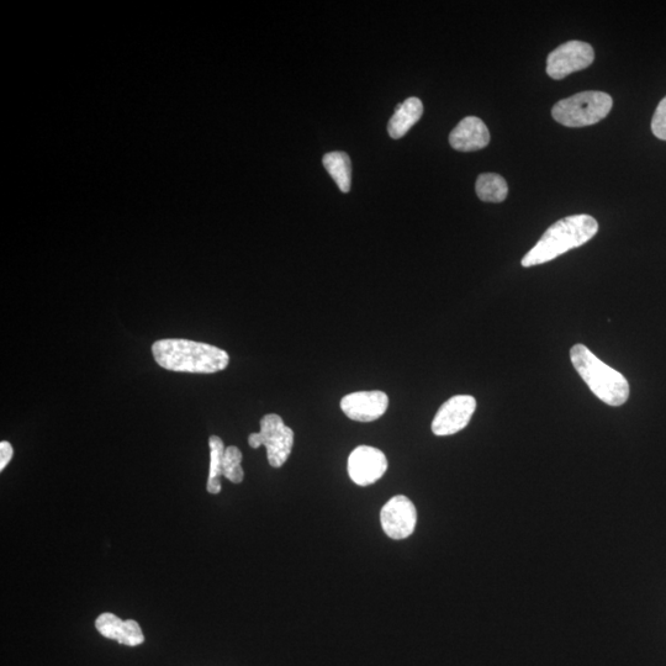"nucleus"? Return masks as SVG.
I'll return each mask as SVG.
<instances>
[{"mask_svg":"<svg viewBox=\"0 0 666 666\" xmlns=\"http://www.w3.org/2000/svg\"><path fill=\"white\" fill-rule=\"evenodd\" d=\"M158 366L178 373L213 374L229 366L230 356L209 343L167 338L153 343Z\"/></svg>","mask_w":666,"mask_h":666,"instance_id":"nucleus-1","label":"nucleus"},{"mask_svg":"<svg viewBox=\"0 0 666 666\" xmlns=\"http://www.w3.org/2000/svg\"><path fill=\"white\" fill-rule=\"evenodd\" d=\"M597 231L599 224L590 215L579 214L559 220L544 232L537 245L522 258V266L530 268L551 262L564 253L585 245Z\"/></svg>","mask_w":666,"mask_h":666,"instance_id":"nucleus-2","label":"nucleus"},{"mask_svg":"<svg viewBox=\"0 0 666 666\" xmlns=\"http://www.w3.org/2000/svg\"><path fill=\"white\" fill-rule=\"evenodd\" d=\"M573 366L597 398L610 406L626 404L629 384L620 372L607 366L584 345H575L570 351Z\"/></svg>","mask_w":666,"mask_h":666,"instance_id":"nucleus-3","label":"nucleus"},{"mask_svg":"<svg viewBox=\"0 0 666 666\" xmlns=\"http://www.w3.org/2000/svg\"><path fill=\"white\" fill-rule=\"evenodd\" d=\"M613 100L604 92H583L560 100L554 105L552 115L559 124L568 128H584L595 125L610 114Z\"/></svg>","mask_w":666,"mask_h":666,"instance_id":"nucleus-4","label":"nucleus"},{"mask_svg":"<svg viewBox=\"0 0 666 666\" xmlns=\"http://www.w3.org/2000/svg\"><path fill=\"white\" fill-rule=\"evenodd\" d=\"M248 444L255 449L266 447L271 467L282 468L293 451L294 431L279 415L268 414L261 420V431L248 436Z\"/></svg>","mask_w":666,"mask_h":666,"instance_id":"nucleus-5","label":"nucleus"},{"mask_svg":"<svg viewBox=\"0 0 666 666\" xmlns=\"http://www.w3.org/2000/svg\"><path fill=\"white\" fill-rule=\"evenodd\" d=\"M595 52L583 41H569L560 45L547 58V74L553 79H563L569 74L583 71L592 65Z\"/></svg>","mask_w":666,"mask_h":666,"instance_id":"nucleus-6","label":"nucleus"},{"mask_svg":"<svg viewBox=\"0 0 666 666\" xmlns=\"http://www.w3.org/2000/svg\"><path fill=\"white\" fill-rule=\"evenodd\" d=\"M477 409V400L470 395H456L444 403L432 421L436 436H452L464 430Z\"/></svg>","mask_w":666,"mask_h":666,"instance_id":"nucleus-7","label":"nucleus"},{"mask_svg":"<svg viewBox=\"0 0 666 666\" xmlns=\"http://www.w3.org/2000/svg\"><path fill=\"white\" fill-rule=\"evenodd\" d=\"M380 522L389 538L395 541L409 538L416 527V507L406 496L396 495L380 511Z\"/></svg>","mask_w":666,"mask_h":666,"instance_id":"nucleus-8","label":"nucleus"},{"mask_svg":"<svg viewBox=\"0 0 666 666\" xmlns=\"http://www.w3.org/2000/svg\"><path fill=\"white\" fill-rule=\"evenodd\" d=\"M388 470V459L380 449L359 446L348 458V474L354 484L369 486L377 483Z\"/></svg>","mask_w":666,"mask_h":666,"instance_id":"nucleus-9","label":"nucleus"},{"mask_svg":"<svg viewBox=\"0 0 666 666\" xmlns=\"http://www.w3.org/2000/svg\"><path fill=\"white\" fill-rule=\"evenodd\" d=\"M389 396L384 391H357L341 400V409L348 419L357 422L377 421L387 412Z\"/></svg>","mask_w":666,"mask_h":666,"instance_id":"nucleus-10","label":"nucleus"},{"mask_svg":"<svg viewBox=\"0 0 666 666\" xmlns=\"http://www.w3.org/2000/svg\"><path fill=\"white\" fill-rule=\"evenodd\" d=\"M95 628L103 637L124 646L137 647L145 642L139 623L134 620L123 621L111 612L102 613L95 621Z\"/></svg>","mask_w":666,"mask_h":666,"instance_id":"nucleus-11","label":"nucleus"},{"mask_svg":"<svg viewBox=\"0 0 666 666\" xmlns=\"http://www.w3.org/2000/svg\"><path fill=\"white\" fill-rule=\"evenodd\" d=\"M449 144L459 152L483 150L490 144V132L477 116H467L449 135Z\"/></svg>","mask_w":666,"mask_h":666,"instance_id":"nucleus-12","label":"nucleus"},{"mask_svg":"<svg viewBox=\"0 0 666 666\" xmlns=\"http://www.w3.org/2000/svg\"><path fill=\"white\" fill-rule=\"evenodd\" d=\"M422 114H424V104L419 98H409L404 103L399 104L395 109V114L389 120L388 131L390 137L395 140L404 137L412 126L422 118Z\"/></svg>","mask_w":666,"mask_h":666,"instance_id":"nucleus-13","label":"nucleus"},{"mask_svg":"<svg viewBox=\"0 0 666 666\" xmlns=\"http://www.w3.org/2000/svg\"><path fill=\"white\" fill-rule=\"evenodd\" d=\"M326 171L336 182L342 193H348L352 184V163L346 152H330L322 160Z\"/></svg>","mask_w":666,"mask_h":666,"instance_id":"nucleus-14","label":"nucleus"},{"mask_svg":"<svg viewBox=\"0 0 666 666\" xmlns=\"http://www.w3.org/2000/svg\"><path fill=\"white\" fill-rule=\"evenodd\" d=\"M475 190L479 199L485 203H502L509 194V185L499 174L484 173L478 177Z\"/></svg>","mask_w":666,"mask_h":666,"instance_id":"nucleus-15","label":"nucleus"},{"mask_svg":"<svg viewBox=\"0 0 666 666\" xmlns=\"http://www.w3.org/2000/svg\"><path fill=\"white\" fill-rule=\"evenodd\" d=\"M210 447V469L208 484L206 490L209 494H219L221 491V478L224 477V454L225 444L218 436H211L209 438Z\"/></svg>","mask_w":666,"mask_h":666,"instance_id":"nucleus-16","label":"nucleus"},{"mask_svg":"<svg viewBox=\"0 0 666 666\" xmlns=\"http://www.w3.org/2000/svg\"><path fill=\"white\" fill-rule=\"evenodd\" d=\"M242 453L239 448L230 446L225 449L224 454V477L231 483L240 484L245 478L241 467Z\"/></svg>","mask_w":666,"mask_h":666,"instance_id":"nucleus-17","label":"nucleus"},{"mask_svg":"<svg viewBox=\"0 0 666 666\" xmlns=\"http://www.w3.org/2000/svg\"><path fill=\"white\" fill-rule=\"evenodd\" d=\"M652 131L658 139L666 141V97L659 103L652 120Z\"/></svg>","mask_w":666,"mask_h":666,"instance_id":"nucleus-18","label":"nucleus"},{"mask_svg":"<svg viewBox=\"0 0 666 666\" xmlns=\"http://www.w3.org/2000/svg\"><path fill=\"white\" fill-rule=\"evenodd\" d=\"M13 447L9 442H0V472H3L5 467L12 461Z\"/></svg>","mask_w":666,"mask_h":666,"instance_id":"nucleus-19","label":"nucleus"}]
</instances>
